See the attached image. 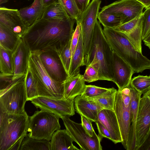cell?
I'll return each mask as SVG.
<instances>
[{"instance_id": "6da1fadb", "label": "cell", "mask_w": 150, "mask_h": 150, "mask_svg": "<svg viewBox=\"0 0 150 150\" xmlns=\"http://www.w3.org/2000/svg\"><path fill=\"white\" fill-rule=\"evenodd\" d=\"M76 21L41 18L29 27L21 38L31 52L57 49L71 39Z\"/></svg>"}, {"instance_id": "7a4b0ae2", "label": "cell", "mask_w": 150, "mask_h": 150, "mask_svg": "<svg viewBox=\"0 0 150 150\" xmlns=\"http://www.w3.org/2000/svg\"><path fill=\"white\" fill-rule=\"evenodd\" d=\"M103 30L112 51L126 62L135 73L150 69V60L137 51L124 33L105 27Z\"/></svg>"}, {"instance_id": "3957f363", "label": "cell", "mask_w": 150, "mask_h": 150, "mask_svg": "<svg viewBox=\"0 0 150 150\" xmlns=\"http://www.w3.org/2000/svg\"><path fill=\"white\" fill-rule=\"evenodd\" d=\"M113 53V51L106 39L103 29L97 20L95 26L87 65L91 63L98 64L101 80L112 81Z\"/></svg>"}, {"instance_id": "277c9868", "label": "cell", "mask_w": 150, "mask_h": 150, "mask_svg": "<svg viewBox=\"0 0 150 150\" xmlns=\"http://www.w3.org/2000/svg\"><path fill=\"white\" fill-rule=\"evenodd\" d=\"M29 117L26 112L11 114L0 111V150L11 147L28 132Z\"/></svg>"}, {"instance_id": "5b68a950", "label": "cell", "mask_w": 150, "mask_h": 150, "mask_svg": "<svg viewBox=\"0 0 150 150\" xmlns=\"http://www.w3.org/2000/svg\"><path fill=\"white\" fill-rule=\"evenodd\" d=\"M28 67L36 82L39 96L64 99V82L52 79L42 63L38 52H31Z\"/></svg>"}, {"instance_id": "8992f818", "label": "cell", "mask_w": 150, "mask_h": 150, "mask_svg": "<svg viewBox=\"0 0 150 150\" xmlns=\"http://www.w3.org/2000/svg\"><path fill=\"white\" fill-rule=\"evenodd\" d=\"M25 75L14 80L5 89L0 90V110L3 113L19 114L25 111L28 101L25 85Z\"/></svg>"}, {"instance_id": "52a82bcc", "label": "cell", "mask_w": 150, "mask_h": 150, "mask_svg": "<svg viewBox=\"0 0 150 150\" xmlns=\"http://www.w3.org/2000/svg\"><path fill=\"white\" fill-rule=\"evenodd\" d=\"M60 117L50 112L37 111L29 117L28 132L32 138L50 141L54 132L60 129Z\"/></svg>"}, {"instance_id": "ba28073f", "label": "cell", "mask_w": 150, "mask_h": 150, "mask_svg": "<svg viewBox=\"0 0 150 150\" xmlns=\"http://www.w3.org/2000/svg\"><path fill=\"white\" fill-rule=\"evenodd\" d=\"M130 86L117 91L113 109L120 128L121 143L126 149L131 124Z\"/></svg>"}, {"instance_id": "9c48e42d", "label": "cell", "mask_w": 150, "mask_h": 150, "mask_svg": "<svg viewBox=\"0 0 150 150\" xmlns=\"http://www.w3.org/2000/svg\"><path fill=\"white\" fill-rule=\"evenodd\" d=\"M101 3L100 0H92L82 13L80 23L83 46V61L88 62L92 45L95 24Z\"/></svg>"}, {"instance_id": "30bf717a", "label": "cell", "mask_w": 150, "mask_h": 150, "mask_svg": "<svg viewBox=\"0 0 150 150\" xmlns=\"http://www.w3.org/2000/svg\"><path fill=\"white\" fill-rule=\"evenodd\" d=\"M69 117L61 116L68 132L74 141L80 148V150H102L101 141L95 131L93 136H89L86 132L81 123H78L71 120Z\"/></svg>"}, {"instance_id": "8fae6325", "label": "cell", "mask_w": 150, "mask_h": 150, "mask_svg": "<svg viewBox=\"0 0 150 150\" xmlns=\"http://www.w3.org/2000/svg\"><path fill=\"white\" fill-rule=\"evenodd\" d=\"M150 135V89L140 98L136 128V149L139 150Z\"/></svg>"}, {"instance_id": "7c38bea8", "label": "cell", "mask_w": 150, "mask_h": 150, "mask_svg": "<svg viewBox=\"0 0 150 150\" xmlns=\"http://www.w3.org/2000/svg\"><path fill=\"white\" fill-rule=\"evenodd\" d=\"M144 6L136 0H120L104 6L101 11L117 15L122 24L139 17Z\"/></svg>"}, {"instance_id": "4fadbf2b", "label": "cell", "mask_w": 150, "mask_h": 150, "mask_svg": "<svg viewBox=\"0 0 150 150\" xmlns=\"http://www.w3.org/2000/svg\"><path fill=\"white\" fill-rule=\"evenodd\" d=\"M74 100L38 96L30 101L37 108L51 112L61 117L62 115L70 117L75 115Z\"/></svg>"}, {"instance_id": "5bb4252c", "label": "cell", "mask_w": 150, "mask_h": 150, "mask_svg": "<svg viewBox=\"0 0 150 150\" xmlns=\"http://www.w3.org/2000/svg\"><path fill=\"white\" fill-rule=\"evenodd\" d=\"M38 52L42 63L47 73L56 81L64 82L69 76L55 49Z\"/></svg>"}, {"instance_id": "9a60e30c", "label": "cell", "mask_w": 150, "mask_h": 150, "mask_svg": "<svg viewBox=\"0 0 150 150\" xmlns=\"http://www.w3.org/2000/svg\"><path fill=\"white\" fill-rule=\"evenodd\" d=\"M112 81L121 90L131 83L132 76L135 73L131 67L113 51L112 64Z\"/></svg>"}, {"instance_id": "2e32d148", "label": "cell", "mask_w": 150, "mask_h": 150, "mask_svg": "<svg viewBox=\"0 0 150 150\" xmlns=\"http://www.w3.org/2000/svg\"><path fill=\"white\" fill-rule=\"evenodd\" d=\"M0 23L21 38L27 29L19 10L0 7Z\"/></svg>"}, {"instance_id": "e0dca14e", "label": "cell", "mask_w": 150, "mask_h": 150, "mask_svg": "<svg viewBox=\"0 0 150 150\" xmlns=\"http://www.w3.org/2000/svg\"><path fill=\"white\" fill-rule=\"evenodd\" d=\"M30 53L28 47L21 38L19 44L13 53L14 67L13 80L26 74L28 68Z\"/></svg>"}, {"instance_id": "ac0fdd59", "label": "cell", "mask_w": 150, "mask_h": 150, "mask_svg": "<svg viewBox=\"0 0 150 150\" xmlns=\"http://www.w3.org/2000/svg\"><path fill=\"white\" fill-rule=\"evenodd\" d=\"M131 122L127 150H136V128L139 103L142 94L130 86Z\"/></svg>"}, {"instance_id": "d6986e66", "label": "cell", "mask_w": 150, "mask_h": 150, "mask_svg": "<svg viewBox=\"0 0 150 150\" xmlns=\"http://www.w3.org/2000/svg\"><path fill=\"white\" fill-rule=\"evenodd\" d=\"M140 16L122 24L114 29L124 33L135 49L142 53V30Z\"/></svg>"}, {"instance_id": "ffe728a7", "label": "cell", "mask_w": 150, "mask_h": 150, "mask_svg": "<svg viewBox=\"0 0 150 150\" xmlns=\"http://www.w3.org/2000/svg\"><path fill=\"white\" fill-rule=\"evenodd\" d=\"M98 121L108 129L115 144L122 142V138L118 121L113 110L103 109L98 114Z\"/></svg>"}, {"instance_id": "44dd1931", "label": "cell", "mask_w": 150, "mask_h": 150, "mask_svg": "<svg viewBox=\"0 0 150 150\" xmlns=\"http://www.w3.org/2000/svg\"><path fill=\"white\" fill-rule=\"evenodd\" d=\"M74 106L76 112L95 123L98 121V114L103 109L95 102L88 100L82 95L74 99Z\"/></svg>"}, {"instance_id": "7402d4cb", "label": "cell", "mask_w": 150, "mask_h": 150, "mask_svg": "<svg viewBox=\"0 0 150 150\" xmlns=\"http://www.w3.org/2000/svg\"><path fill=\"white\" fill-rule=\"evenodd\" d=\"M83 75L69 76L64 82V99H74L83 93L86 86Z\"/></svg>"}, {"instance_id": "603a6c76", "label": "cell", "mask_w": 150, "mask_h": 150, "mask_svg": "<svg viewBox=\"0 0 150 150\" xmlns=\"http://www.w3.org/2000/svg\"><path fill=\"white\" fill-rule=\"evenodd\" d=\"M74 139L67 129H59L53 134L50 142V150H80L74 146Z\"/></svg>"}, {"instance_id": "cb8c5ba5", "label": "cell", "mask_w": 150, "mask_h": 150, "mask_svg": "<svg viewBox=\"0 0 150 150\" xmlns=\"http://www.w3.org/2000/svg\"><path fill=\"white\" fill-rule=\"evenodd\" d=\"M45 8L41 0H34L31 5L20 9L19 11L28 28L42 18Z\"/></svg>"}, {"instance_id": "d4e9b609", "label": "cell", "mask_w": 150, "mask_h": 150, "mask_svg": "<svg viewBox=\"0 0 150 150\" xmlns=\"http://www.w3.org/2000/svg\"><path fill=\"white\" fill-rule=\"evenodd\" d=\"M21 38L0 23V46L14 52L19 44Z\"/></svg>"}, {"instance_id": "484cf974", "label": "cell", "mask_w": 150, "mask_h": 150, "mask_svg": "<svg viewBox=\"0 0 150 150\" xmlns=\"http://www.w3.org/2000/svg\"><path fill=\"white\" fill-rule=\"evenodd\" d=\"M83 66H84L83 46L81 32L78 44L71 57L68 73L69 76H74L80 74V67Z\"/></svg>"}, {"instance_id": "4316f807", "label": "cell", "mask_w": 150, "mask_h": 150, "mask_svg": "<svg viewBox=\"0 0 150 150\" xmlns=\"http://www.w3.org/2000/svg\"><path fill=\"white\" fill-rule=\"evenodd\" d=\"M117 91L114 87H112L108 91L99 96L86 98L88 100L95 102L103 109L113 110Z\"/></svg>"}, {"instance_id": "83f0119b", "label": "cell", "mask_w": 150, "mask_h": 150, "mask_svg": "<svg viewBox=\"0 0 150 150\" xmlns=\"http://www.w3.org/2000/svg\"><path fill=\"white\" fill-rule=\"evenodd\" d=\"M13 52L0 46V73L6 75H13L14 67Z\"/></svg>"}, {"instance_id": "f1b7e54d", "label": "cell", "mask_w": 150, "mask_h": 150, "mask_svg": "<svg viewBox=\"0 0 150 150\" xmlns=\"http://www.w3.org/2000/svg\"><path fill=\"white\" fill-rule=\"evenodd\" d=\"M70 17L57 1L45 8L41 18L65 20Z\"/></svg>"}, {"instance_id": "f546056e", "label": "cell", "mask_w": 150, "mask_h": 150, "mask_svg": "<svg viewBox=\"0 0 150 150\" xmlns=\"http://www.w3.org/2000/svg\"><path fill=\"white\" fill-rule=\"evenodd\" d=\"M19 150H50V141L32 138L27 134L22 141Z\"/></svg>"}, {"instance_id": "4dcf8cb0", "label": "cell", "mask_w": 150, "mask_h": 150, "mask_svg": "<svg viewBox=\"0 0 150 150\" xmlns=\"http://www.w3.org/2000/svg\"><path fill=\"white\" fill-rule=\"evenodd\" d=\"M98 18L103 27L114 29L122 24L119 16L110 13L100 11L98 13Z\"/></svg>"}, {"instance_id": "1f68e13d", "label": "cell", "mask_w": 150, "mask_h": 150, "mask_svg": "<svg viewBox=\"0 0 150 150\" xmlns=\"http://www.w3.org/2000/svg\"><path fill=\"white\" fill-rule=\"evenodd\" d=\"M25 85L28 101L39 96L36 82L29 67L25 74Z\"/></svg>"}, {"instance_id": "d6a6232c", "label": "cell", "mask_w": 150, "mask_h": 150, "mask_svg": "<svg viewBox=\"0 0 150 150\" xmlns=\"http://www.w3.org/2000/svg\"><path fill=\"white\" fill-rule=\"evenodd\" d=\"M68 15L79 22L82 13L78 9L74 0H58Z\"/></svg>"}, {"instance_id": "836d02e7", "label": "cell", "mask_w": 150, "mask_h": 150, "mask_svg": "<svg viewBox=\"0 0 150 150\" xmlns=\"http://www.w3.org/2000/svg\"><path fill=\"white\" fill-rule=\"evenodd\" d=\"M131 84L137 91L143 94L150 89V75H139L132 79Z\"/></svg>"}, {"instance_id": "e575fe53", "label": "cell", "mask_w": 150, "mask_h": 150, "mask_svg": "<svg viewBox=\"0 0 150 150\" xmlns=\"http://www.w3.org/2000/svg\"><path fill=\"white\" fill-rule=\"evenodd\" d=\"M71 39L65 45L56 49L68 74L71 59Z\"/></svg>"}, {"instance_id": "d590c367", "label": "cell", "mask_w": 150, "mask_h": 150, "mask_svg": "<svg viewBox=\"0 0 150 150\" xmlns=\"http://www.w3.org/2000/svg\"><path fill=\"white\" fill-rule=\"evenodd\" d=\"M85 73L83 75L85 82H91L98 80H101L99 72L98 64L91 63L86 66Z\"/></svg>"}, {"instance_id": "8d00e7d4", "label": "cell", "mask_w": 150, "mask_h": 150, "mask_svg": "<svg viewBox=\"0 0 150 150\" xmlns=\"http://www.w3.org/2000/svg\"><path fill=\"white\" fill-rule=\"evenodd\" d=\"M140 19L142 30V40L150 33V7L146 9Z\"/></svg>"}, {"instance_id": "74e56055", "label": "cell", "mask_w": 150, "mask_h": 150, "mask_svg": "<svg viewBox=\"0 0 150 150\" xmlns=\"http://www.w3.org/2000/svg\"><path fill=\"white\" fill-rule=\"evenodd\" d=\"M110 88L86 85L85 90L81 95L86 98L96 97L108 91Z\"/></svg>"}, {"instance_id": "f35d334b", "label": "cell", "mask_w": 150, "mask_h": 150, "mask_svg": "<svg viewBox=\"0 0 150 150\" xmlns=\"http://www.w3.org/2000/svg\"><path fill=\"white\" fill-rule=\"evenodd\" d=\"M81 32V25L79 22H76V26L72 35L71 41V57L78 44Z\"/></svg>"}, {"instance_id": "ab89813d", "label": "cell", "mask_w": 150, "mask_h": 150, "mask_svg": "<svg viewBox=\"0 0 150 150\" xmlns=\"http://www.w3.org/2000/svg\"><path fill=\"white\" fill-rule=\"evenodd\" d=\"M81 124L87 133L90 136H93L94 130L92 125L93 121L81 115Z\"/></svg>"}, {"instance_id": "60d3db41", "label": "cell", "mask_w": 150, "mask_h": 150, "mask_svg": "<svg viewBox=\"0 0 150 150\" xmlns=\"http://www.w3.org/2000/svg\"><path fill=\"white\" fill-rule=\"evenodd\" d=\"M98 131V136L100 141L103 137L106 138L111 140V135L106 128L99 121L96 122Z\"/></svg>"}, {"instance_id": "b9f144b4", "label": "cell", "mask_w": 150, "mask_h": 150, "mask_svg": "<svg viewBox=\"0 0 150 150\" xmlns=\"http://www.w3.org/2000/svg\"><path fill=\"white\" fill-rule=\"evenodd\" d=\"M78 9L82 13L90 4V0H74Z\"/></svg>"}, {"instance_id": "7bdbcfd3", "label": "cell", "mask_w": 150, "mask_h": 150, "mask_svg": "<svg viewBox=\"0 0 150 150\" xmlns=\"http://www.w3.org/2000/svg\"><path fill=\"white\" fill-rule=\"evenodd\" d=\"M25 136L22 137L18 140L11 147L10 150H19L22 141Z\"/></svg>"}, {"instance_id": "ee69618b", "label": "cell", "mask_w": 150, "mask_h": 150, "mask_svg": "<svg viewBox=\"0 0 150 150\" xmlns=\"http://www.w3.org/2000/svg\"><path fill=\"white\" fill-rule=\"evenodd\" d=\"M57 1L58 0H41L42 5L45 8Z\"/></svg>"}, {"instance_id": "f6af8a7d", "label": "cell", "mask_w": 150, "mask_h": 150, "mask_svg": "<svg viewBox=\"0 0 150 150\" xmlns=\"http://www.w3.org/2000/svg\"><path fill=\"white\" fill-rule=\"evenodd\" d=\"M142 40L144 45L150 49V33Z\"/></svg>"}, {"instance_id": "bcb514c9", "label": "cell", "mask_w": 150, "mask_h": 150, "mask_svg": "<svg viewBox=\"0 0 150 150\" xmlns=\"http://www.w3.org/2000/svg\"><path fill=\"white\" fill-rule=\"evenodd\" d=\"M141 3L145 9L150 7V0H136Z\"/></svg>"}, {"instance_id": "7dc6e473", "label": "cell", "mask_w": 150, "mask_h": 150, "mask_svg": "<svg viewBox=\"0 0 150 150\" xmlns=\"http://www.w3.org/2000/svg\"><path fill=\"white\" fill-rule=\"evenodd\" d=\"M146 145V146L143 147L145 148L144 149L150 150V135L142 145Z\"/></svg>"}, {"instance_id": "c3c4849f", "label": "cell", "mask_w": 150, "mask_h": 150, "mask_svg": "<svg viewBox=\"0 0 150 150\" xmlns=\"http://www.w3.org/2000/svg\"><path fill=\"white\" fill-rule=\"evenodd\" d=\"M9 0H0V5L7 2Z\"/></svg>"}]
</instances>
